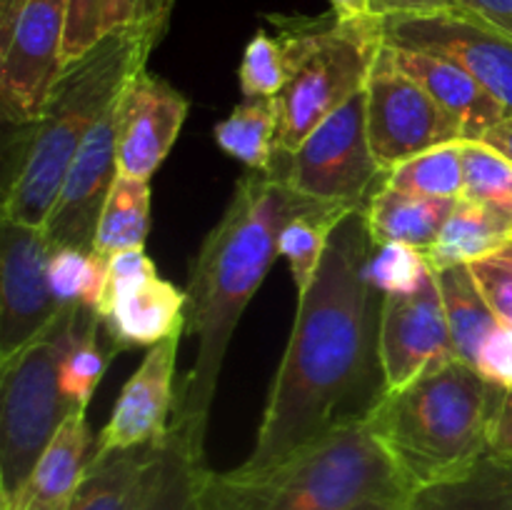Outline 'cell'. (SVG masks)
<instances>
[{"label": "cell", "instance_id": "d4e9b609", "mask_svg": "<svg viewBox=\"0 0 512 510\" xmlns=\"http://www.w3.org/2000/svg\"><path fill=\"white\" fill-rule=\"evenodd\" d=\"M440 295H443L445 315H448L450 335H453L455 353L460 360L475 365L480 348L493 335L500 320L490 310L488 300L480 293L468 265H450L435 270Z\"/></svg>", "mask_w": 512, "mask_h": 510}, {"label": "cell", "instance_id": "6da1fadb", "mask_svg": "<svg viewBox=\"0 0 512 510\" xmlns=\"http://www.w3.org/2000/svg\"><path fill=\"white\" fill-rule=\"evenodd\" d=\"M373 245L365 208L350 210L335 225L313 283L298 295L255 448L238 465L245 473L273 468L335 430L365 423L385 398L383 295L365 278Z\"/></svg>", "mask_w": 512, "mask_h": 510}, {"label": "cell", "instance_id": "8fae6325", "mask_svg": "<svg viewBox=\"0 0 512 510\" xmlns=\"http://www.w3.org/2000/svg\"><path fill=\"white\" fill-rule=\"evenodd\" d=\"M385 45L460 65L512 113V38L463 8L383 18Z\"/></svg>", "mask_w": 512, "mask_h": 510}, {"label": "cell", "instance_id": "277c9868", "mask_svg": "<svg viewBox=\"0 0 512 510\" xmlns=\"http://www.w3.org/2000/svg\"><path fill=\"white\" fill-rule=\"evenodd\" d=\"M503 388L455 358L405 388L385 393L365 420L408 488L458 475L488 455V433Z\"/></svg>", "mask_w": 512, "mask_h": 510}, {"label": "cell", "instance_id": "e575fe53", "mask_svg": "<svg viewBox=\"0 0 512 510\" xmlns=\"http://www.w3.org/2000/svg\"><path fill=\"white\" fill-rule=\"evenodd\" d=\"M468 268L500 325H512V238Z\"/></svg>", "mask_w": 512, "mask_h": 510}, {"label": "cell", "instance_id": "836d02e7", "mask_svg": "<svg viewBox=\"0 0 512 510\" xmlns=\"http://www.w3.org/2000/svg\"><path fill=\"white\" fill-rule=\"evenodd\" d=\"M238 75L245 98H260V95L275 98L288 83V68H285L280 40L265 30H258L245 45Z\"/></svg>", "mask_w": 512, "mask_h": 510}, {"label": "cell", "instance_id": "e0dca14e", "mask_svg": "<svg viewBox=\"0 0 512 510\" xmlns=\"http://www.w3.org/2000/svg\"><path fill=\"white\" fill-rule=\"evenodd\" d=\"M180 335L150 345L148 355L120 390L108 423L95 438L93 455L155 443L168 435L175 408V360Z\"/></svg>", "mask_w": 512, "mask_h": 510}, {"label": "cell", "instance_id": "b9f144b4", "mask_svg": "<svg viewBox=\"0 0 512 510\" xmlns=\"http://www.w3.org/2000/svg\"><path fill=\"white\" fill-rule=\"evenodd\" d=\"M480 143L490 145V148H495L498 153H503L505 158L512 160V113L508 118L500 120L498 125H493V128L480 138Z\"/></svg>", "mask_w": 512, "mask_h": 510}, {"label": "cell", "instance_id": "74e56055", "mask_svg": "<svg viewBox=\"0 0 512 510\" xmlns=\"http://www.w3.org/2000/svg\"><path fill=\"white\" fill-rule=\"evenodd\" d=\"M475 368L498 388H512V325H498L493 330L480 348Z\"/></svg>", "mask_w": 512, "mask_h": 510}, {"label": "cell", "instance_id": "8992f818", "mask_svg": "<svg viewBox=\"0 0 512 510\" xmlns=\"http://www.w3.org/2000/svg\"><path fill=\"white\" fill-rule=\"evenodd\" d=\"M288 68L278 103V158H290L325 118L363 93L383 50V18H273Z\"/></svg>", "mask_w": 512, "mask_h": 510}, {"label": "cell", "instance_id": "f546056e", "mask_svg": "<svg viewBox=\"0 0 512 510\" xmlns=\"http://www.w3.org/2000/svg\"><path fill=\"white\" fill-rule=\"evenodd\" d=\"M205 470H208L205 455L190 448L188 440L168 428L163 470L140 510H203L200 488H203Z\"/></svg>", "mask_w": 512, "mask_h": 510}, {"label": "cell", "instance_id": "d590c367", "mask_svg": "<svg viewBox=\"0 0 512 510\" xmlns=\"http://www.w3.org/2000/svg\"><path fill=\"white\" fill-rule=\"evenodd\" d=\"M103 38V0H68L63 68L88 55Z\"/></svg>", "mask_w": 512, "mask_h": 510}, {"label": "cell", "instance_id": "7402d4cb", "mask_svg": "<svg viewBox=\"0 0 512 510\" xmlns=\"http://www.w3.org/2000/svg\"><path fill=\"white\" fill-rule=\"evenodd\" d=\"M453 208L455 200L450 198H423L380 183L365 203V220L375 245L403 243L425 253L438 240Z\"/></svg>", "mask_w": 512, "mask_h": 510}, {"label": "cell", "instance_id": "30bf717a", "mask_svg": "<svg viewBox=\"0 0 512 510\" xmlns=\"http://www.w3.org/2000/svg\"><path fill=\"white\" fill-rule=\"evenodd\" d=\"M368 135L383 170L420 153L465 140L463 123L428 90L405 75L383 45L365 85Z\"/></svg>", "mask_w": 512, "mask_h": 510}, {"label": "cell", "instance_id": "9a60e30c", "mask_svg": "<svg viewBox=\"0 0 512 510\" xmlns=\"http://www.w3.org/2000/svg\"><path fill=\"white\" fill-rule=\"evenodd\" d=\"M188 98L168 80L140 70L118 98V170L133 178L150 180L173 150L185 118Z\"/></svg>", "mask_w": 512, "mask_h": 510}, {"label": "cell", "instance_id": "d6986e66", "mask_svg": "<svg viewBox=\"0 0 512 510\" xmlns=\"http://www.w3.org/2000/svg\"><path fill=\"white\" fill-rule=\"evenodd\" d=\"M165 438L90 455L70 510H140L163 470Z\"/></svg>", "mask_w": 512, "mask_h": 510}, {"label": "cell", "instance_id": "3957f363", "mask_svg": "<svg viewBox=\"0 0 512 510\" xmlns=\"http://www.w3.org/2000/svg\"><path fill=\"white\" fill-rule=\"evenodd\" d=\"M163 28H125L105 35L63 70L43 115L30 128L3 200V218L43 228L75 155L90 130L118 103L125 85L145 70Z\"/></svg>", "mask_w": 512, "mask_h": 510}, {"label": "cell", "instance_id": "44dd1931", "mask_svg": "<svg viewBox=\"0 0 512 510\" xmlns=\"http://www.w3.org/2000/svg\"><path fill=\"white\" fill-rule=\"evenodd\" d=\"M398 510H512V460L483 455L463 473L413 488Z\"/></svg>", "mask_w": 512, "mask_h": 510}, {"label": "cell", "instance_id": "ab89813d", "mask_svg": "<svg viewBox=\"0 0 512 510\" xmlns=\"http://www.w3.org/2000/svg\"><path fill=\"white\" fill-rule=\"evenodd\" d=\"M488 450L503 460H512V388L503 390L488 433Z\"/></svg>", "mask_w": 512, "mask_h": 510}, {"label": "cell", "instance_id": "484cf974", "mask_svg": "<svg viewBox=\"0 0 512 510\" xmlns=\"http://www.w3.org/2000/svg\"><path fill=\"white\" fill-rule=\"evenodd\" d=\"M115 353L118 348L105 333L98 310L80 305L70 343L60 358V388L80 410L88 408Z\"/></svg>", "mask_w": 512, "mask_h": 510}, {"label": "cell", "instance_id": "603a6c76", "mask_svg": "<svg viewBox=\"0 0 512 510\" xmlns=\"http://www.w3.org/2000/svg\"><path fill=\"white\" fill-rule=\"evenodd\" d=\"M512 238V215L470 198L455 200L438 240L425 250L430 268L470 265Z\"/></svg>", "mask_w": 512, "mask_h": 510}, {"label": "cell", "instance_id": "5bb4252c", "mask_svg": "<svg viewBox=\"0 0 512 510\" xmlns=\"http://www.w3.org/2000/svg\"><path fill=\"white\" fill-rule=\"evenodd\" d=\"M458 358L445 315L435 270L418 290L405 295H383L380 313V363L385 393L405 388L425 370Z\"/></svg>", "mask_w": 512, "mask_h": 510}, {"label": "cell", "instance_id": "cb8c5ba5", "mask_svg": "<svg viewBox=\"0 0 512 510\" xmlns=\"http://www.w3.org/2000/svg\"><path fill=\"white\" fill-rule=\"evenodd\" d=\"M215 145L253 173H273L278 163V103L275 98H245L213 128Z\"/></svg>", "mask_w": 512, "mask_h": 510}, {"label": "cell", "instance_id": "7c38bea8", "mask_svg": "<svg viewBox=\"0 0 512 510\" xmlns=\"http://www.w3.org/2000/svg\"><path fill=\"white\" fill-rule=\"evenodd\" d=\"M185 303V290L160 278L145 248H135L108 258V280L95 310L115 348L125 350L183 335Z\"/></svg>", "mask_w": 512, "mask_h": 510}, {"label": "cell", "instance_id": "8d00e7d4", "mask_svg": "<svg viewBox=\"0 0 512 510\" xmlns=\"http://www.w3.org/2000/svg\"><path fill=\"white\" fill-rule=\"evenodd\" d=\"M175 0H103V35L125 28H168Z\"/></svg>", "mask_w": 512, "mask_h": 510}, {"label": "cell", "instance_id": "83f0119b", "mask_svg": "<svg viewBox=\"0 0 512 510\" xmlns=\"http://www.w3.org/2000/svg\"><path fill=\"white\" fill-rule=\"evenodd\" d=\"M348 213V208L315 203L285 223L283 233L278 238V253L280 258L288 260L298 295H303L310 288L325 258L335 225Z\"/></svg>", "mask_w": 512, "mask_h": 510}, {"label": "cell", "instance_id": "ac0fdd59", "mask_svg": "<svg viewBox=\"0 0 512 510\" xmlns=\"http://www.w3.org/2000/svg\"><path fill=\"white\" fill-rule=\"evenodd\" d=\"M385 48L405 75L423 85L448 113L463 123L465 140H480L493 125L510 115V110L460 65L418 50L393 48V45Z\"/></svg>", "mask_w": 512, "mask_h": 510}, {"label": "cell", "instance_id": "ffe728a7", "mask_svg": "<svg viewBox=\"0 0 512 510\" xmlns=\"http://www.w3.org/2000/svg\"><path fill=\"white\" fill-rule=\"evenodd\" d=\"M90 455L93 450H90L85 410H75L58 430L8 510H70Z\"/></svg>", "mask_w": 512, "mask_h": 510}, {"label": "cell", "instance_id": "f35d334b", "mask_svg": "<svg viewBox=\"0 0 512 510\" xmlns=\"http://www.w3.org/2000/svg\"><path fill=\"white\" fill-rule=\"evenodd\" d=\"M460 8L458 0H368V10L375 18H395V15H428Z\"/></svg>", "mask_w": 512, "mask_h": 510}, {"label": "cell", "instance_id": "d6a6232c", "mask_svg": "<svg viewBox=\"0 0 512 510\" xmlns=\"http://www.w3.org/2000/svg\"><path fill=\"white\" fill-rule=\"evenodd\" d=\"M430 270L423 250L403 243H378L370 250L365 278L380 295H405L418 290Z\"/></svg>", "mask_w": 512, "mask_h": 510}, {"label": "cell", "instance_id": "9c48e42d", "mask_svg": "<svg viewBox=\"0 0 512 510\" xmlns=\"http://www.w3.org/2000/svg\"><path fill=\"white\" fill-rule=\"evenodd\" d=\"M68 0H0V113L33 125L63 75Z\"/></svg>", "mask_w": 512, "mask_h": 510}, {"label": "cell", "instance_id": "52a82bcc", "mask_svg": "<svg viewBox=\"0 0 512 510\" xmlns=\"http://www.w3.org/2000/svg\"><path fill=\"white\" fill-rule=\"evenodd\" d=\"M80 305H63L38 338L0 360V510L15 503L58 430L80 410L60 388V358Z\"/></svg>", "mask_w": 512, "mask_h": 510}, {"label": "cell", "instance_id": "4dcf8cb0", "mask_svg": "<svg viewBox=\"0 0 512 510\" xmlns=\"http://www.w3.org/2000/svg\"><path fill=\"white\" fill-rule=\"evenodd\" d=\"M50 288L60 305L83 303L98 308L108 280V258L85 248L58 245L48 265Z\"/></svg>", "mask_w": 512, "mask_h": 510}, {"label": "cell", "instance_id": "4fadbf2b", "mask_svg": "<svg viewBox=\"0 0 512 510\" xmlns=\"http://www.w3.org/2000/svg\"><path fill=\"white\" fill-rule=\"evenodd\" d=\"M55 245L45 228L3 218L0 225V360L38 338L63 305L50 288Z\"/></svg>", "mask_w": 512, "mask_h": 510}, {"label": "cell", "instance_id": "2e32d148", "mask_svg": "<svg viewBox=\"0 0 512 510\" xmlns=\"http://www.w3.org/2000/svg\"><path fill=\"white\" fill-rule=\"evenodd\" d=\"M115 108L118 103L98 120V125L85 138L83 148L78 150L70 165L58 203L48 223L43 225L55 248L73 245V248L93 250L100 213L115 183V175L120 173L118 148H115V138H118Z\"/></svg>", "mask_w": 512, "mask_h": 510}, {"label": "cell", "instance_id": "4316f807", "mask_svg": "<svg viewBox=\"0 0 512 510\" xmlns=\"http://www.w3.org/2000/svg\"><path fill=\"white\" fill-rule=\"evenodd\" d=\"M150 233V180L118 173L95 230L93 253L103 258L145 248Z\"/></svg>", "mask_w": 512, "mask_h": 510}, {"label": "cell", "instance_id": "60d3db41", "mask_svg": "<svg viewBox=\"0 0 512 510\" xmlns=\"http://www.w3.org/2000/svg\"><path fill=\"white\" fill-rule=\"evenodd\" d=\"M458 5L512 38V0H458Z\"/></svg>", "mask_w": 512, "mask_h": 510}, {"label": "cell", "instance_id": "1f68e13d", "mask_svg": "<svg viewBox=\"0 0 512 510\" xmlns=\"http://www.w3.org/2000/svg\"><path fill=\"white\" fill-rule=\"evenodd\" d=\"M463 195L512 215V160L480 140H463Z\"/></svg>", "mask_w": 512, "mask_h": 510}, {"label": "cell", "instance_id": "ba28073f", "mask_svg": "<svg viewBox=\"0 0 512 510\" xmlns=\"http://www.w3.org/2000/svg\"><path fill=\"white\" fill-rule=\"evenodd\" d=\"M273 173L315 203L365 208L385 178L370 145L365 90L325 118L290 158H278Z\"/></svg>", "mask_w": 512, "mask_h": 510}, {"label": "cell", "instance_id": "7bdbcfd3", "mask_svg": "<svg viewBox=\"0 0 512 510\" xmlns=\"http://www.w3.org/2000/svg\"><path fill=\"white\" fill-rule=\"evenodd\" d=\"M330 3H333V10L340 18H363V15H370L368 0H330Z\"/></svg>", "mask_w": 512, "mask_h": 510}, {"label": "cell", "instance_id": "ee69618b", "mask_svg": "<svg viewBox=\"0 0 512 510\" xmlns=\"http://www.w3.org/2000/svg\"><path fill=\"white\" fill-rule=\"evenodd\" d=\"M398 503H385V500H368V503L358 505L355 510H398Z\"/></svg>", "mask_w": 512, "mask_h": 510}, {"label": "cell", "instance_id": "7a4b0ae2", "mask_svg": "<svg viewBox=\"0 0 512 510\" xmlns=\"http://www.w3.org/2000/svg\"><path fill=\"white\" fill-rule=\"evenodd\" d=\"M315 205L280 175L253 173L238 180L218 225L205 235L190 263L185 288V333L195 335V360L175 393L170 430L205 455L210 410L220 370L240 315L278 258L285 223Z\"/></svg>", "mask_w": 512, "mask_h": 510}, {"label": "cell", "instance_id": "5b68a950", "mask_svg": "<svg viewBox=\"0 0 512 510\" xmlns=\"http://www.w3.org/2000/svg\"><path fill=\"white\" fill-rule=\"evenodd\" d=\"M410 488L368 423L340 428L260 473L205 470L203 510H355L403 503Z\"/></svg>", "mask_w": 512, "mask_h": 510}, {"label": "cell", "instance_id": "f1b7e54d", "mask_svg": "<svg viewBox=\"0 0 512 510\" xmlns=\"http://www.w3.org/2000/svg\"><path fill=\"white\" fill-rule=\"evenodd\" d=\"M388 188L403 190L423 198H463L465 190V165H463V140L460 143L440 145V148L420 153L405 163L385 170Z\"/></svg>", "mask_w": 512, "mask_h": 510}]
</instances>
